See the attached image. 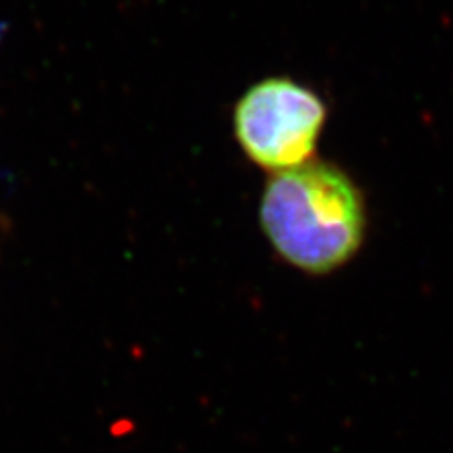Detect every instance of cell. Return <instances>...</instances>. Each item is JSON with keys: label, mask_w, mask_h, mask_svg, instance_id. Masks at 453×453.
Returning <instances> with one entry per match:
<instances>
[{"label": "cell", "mask_w": 453, "mask_h": 453, "mask_svg": "<svg viewBox=\"0 0 453 453\" xmlns=\"http://www.w3.org/2000/svg\"><path fill=\"white\" fill-rule=\"evenodd\" d=\"M259 221L283 261L308 274H329L363 246L365 196L342 168L311 159L271 176Z\"/></svg>", "instance_id": "1"}, {"label": "cell", "mask_w": 453, "mask_h": 453, "mask_svg": "<svg viewBox=\"0 0 453 453\" xmlns=\"http://www.w3.org/2000/svg\"><path fill=\"white\" fill-rule=\"evenodd\" d=\"M325 121L327 104L323 98L286 76L251 85L233 111L240 148L253 165L273 174L314 159Z\"/></svg>", "instance_id": "2"}]
</instances>
